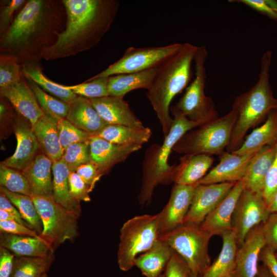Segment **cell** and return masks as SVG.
<instances>
[{"label":"cell","mask_w":277,"mask_h":277,"mask_svg":"<svg viewBox=\"0 0 277 277\" xmlns=\"http://www.w3.org/2000/svg\"><path fill=\"white\" fill-rule=\"evenodd\" d=\"M108 77L89 78L78 85L64 86L78 96L89 99L97 98L110 95L108 90Z\"/></svg>","instance_id":"40"},{"label":"cell","mask_w":277,"mask_h":277,"mask_svg":"<svg viewBox=\"0 0 277 277\" xmlns=\"http://www.w3.org/2000/svg\"><path fill=\"white\" fill-rule=\"evenodd\" d=\"M0 184L9 191L31 196L32 192L28 181L22 171L7 167L1 163Z\"/></svg>","instance_id":"38"},{"label":"cell","mask_w":277,"mask_h":277,"mask_svg":"<svg viewBox=\"0 0 277 277\" xmlns=\"http://www.w3.org/2000/svg\"><path fill=\"white\" fill-rule=\"evenodd\" d=\"M170 111L173 123L162 145L153 144L146 151L143 162V176L137 196L140 205L151 203L154 190L159 184L167 185L172 181L175 165L169 164V156L176 143L187 132L201 125L189 120L173 106Z\"/></svg>","instance_id":"5"},{"label":"cell","mask_w":277,"mask_h":277,"mask_svg":"<svg viewBox=\"0 0 277 277\" xmlns=\"http://www.w3.org/2000/svg\"><path fill=\"white\" fill-rule=\"evenodd\" d=\"M62 1L28 0L9 28L0 35V53L11 54L23 64L39 61L66 25Z\"/></svg>","instance_id":"1"},{"label":"cell","mask_w":277,"mask_h":277,"mask_svg":"<svg viewBox=\"0 0 277 277\" xmlns=\"http://www.w3.org/2000/svg\"><path fill=\"white\" fill-rule=\"evenodd\" d=\"M192 277H198V276L195 273L192 272Z\"/></svg>","instance_id":"58"},{"label":"cell","mask_w":277,"mask_h":277,"mask_svg":"<svg viewBox=\"0 0 277 277\" xmlns=\"http://www.w3.org/2000/svg\"><path fill=\"white\" fill-rule=\"evenodd\" d=\"M0 246L15 256L46 257L54 254L50 246L40 238L1 232Z\"/></svg>","instance_id":"27"},{"label":"cell","mask_w":277,"mask_h":277,"mask_svg":"<svg viewBox=\"0 0 277 277\" xmlns=\"http://www.w3.org/2000/svg\"><path fill=\"white\" fill-rule=\"evenodd\" d=\"M0 231L1 232L6 233L29 236L41 239L39 234L35 230L16 221H0Z\"/></svg>","instance_id":"48"},{"label":"cell","mask_w":277,"mask_h":277,"mask_svg":"<svg viewBox=\"0 0 277 277\" xmlns=\"http://www.w3.org/2000/svg\"><path fill=\"white\" fill-rule=\"evenodd\" d=\"M53 162L41 152L23 171L29 182L32 194L53 196Z\"/></svg>","instance_id":"26"},{"label":"cell","mask_w":277,"mask_h":277,"mask_svg":"<svg viewBox=\"0 0 277 277\" xmlns=\"http://www.w3.org/2000/svg\"><path fill=\"white\" fill-rule=\"evenodd\" d=\"M271 212L262 191L244 189L231 220L232 231L235 235L238 247L243 243L248 232L255 226L264 223Z\"/></svg>","instance_id":"12"},{"label":"cell","mask_w":277,"mask_h":277,"mask_svg":"<svg viewBox=\"0 0 277 277\" xmlns=\"http://www.w3.org/2000/svg\"><path fill=\"white\" fill-rule=\"evenodd\" d=\"M213 162V157L208 154H185L175 167L172 181L180 185L196 184L207 174Z\"/></svg>","instance_id":"25"},{"label":"cell","mask_w":277,"mask_h":277,"mask_svg":"<svg viewBox=\"0 0 277 277\" xmlns=\"http://www.w3.org/2000/svg\"><path fill=\"white\" fill-rule=\"evenodd\" d=\"M198 46L183 44L181 50L157 69L152 84L147 90V97L155 112L163 134L169 133L173 118L170 115V104L190 82L193 73L191 65Z\"/></svg>","instance_id":"3"},{"label":"cell","mask_w":277,"mask_h":277,"mask_svg":"<svg viewBox=\"0 0 277 277\" xmlns=\"http://www.w3.org/2000/svg\"><path fill=\"white\" fill-rule=\"evenodd\" d=\"M265 246L262 223L248 232L243 243L238 247L236 277L256 276L260 253Z\"/></svg>","instance_id":"19"},{"label":"cell","mask_w":277,"mask_h":277,"mask_svg":"<svg viewBox=\"0 0 277 277\" xmlns=\"http://www.w3.org/2000/svg\"><path fill=\"white\" fill-rule=\"evenodd\" d=\"M89 142L74 143L64 150L62 159L68 166L70 172L75 171L80 166L90 162Z\"/></svg>","instance_id":"41"},{"label":"cell","mask_w":277,"mask_h":277,"mask_svg":"<svg viewBox=\"0 0 277 277\" xmlns=\"http://www.w3.org/2000/svg\"><path fill=\"white\" fill-rule=\"evenodd\" d=\"M19 59L9 54L0 53V88L12 85L24 76Z\"/></svg>","instance_id":"39"},{"label":"cell","mask_w":277,"mask_h":277,"mask_svg":"<svg viewBox=\"0 0 277 277\" xmlns=\"http://www.w3.org/2000/svg\"><path fill=\"white\" fill-rule=\"evenodd\" d=\"M70 173L68 166L62 159L53 162V197L56 203L78 218L82 210L80 203L73 199L70 194Z\"/></svg>","instance_id":"32"},{"label":"cell","mask_w":277,"mask_h":277,"mask_svg":"<svg viewBox=\"0 0 277 277\" xmlns=\"http://www.w3.org/2000/svg\"><path fill=\"white\" fill-rule=\"evenodd\" d=\"M27 1L11 0L2 1L0 8V35L3 34L13 23V15L15 11L22 5H25Z\"/></svg>","instance_id":"43"},{"label":"cell","mask_w":277,"mask_h":277,"mask_svg":"<svg viewBox=\"0 0 277 277\" xmlns=\"http://www.w3.org/2000/svg\"><path fill=\"white\" fill-rule=\"evenodd\" d=\"M173 251L168 244L158 239L149 250L135 258L134 265L146 277H158L165 270Z\"/></svg>","instance_id":"28"},{"label":"cell","mask_w":277,"mask_h":277,"mask_svg":"<svg viewBox=\"0 0 277 277\" xmlns=\"http://www.w3.org/2000/svg\"><path fill=\"white\" fill-rule=\"evenodd\" d=\"M275 252L273 249L265 246L260 253L259 261L268 267L274 277H277V259Z\"/></svg>","instance_id":"52"},{"label":"cell","mask_w":277,"mask_h":277,"mask_svg":"<svg viewBox=\"0 0 277 277\" xmlns=\"http://www.w3.org/2000/svg\"><path fill=\"white\" fill-rule=\"evenodd\" d=\"M257 151L244 155L224 151L220 156L219 163L196 184L235 183L241 181L250 160Z\"/></svg>","instance_id":"18"},{"label":"cell","mask_w":277,"mask_h":277,"mask_svg":"<svg viewBox=\"0 0 277 277\" xmlns=\"http://www.w3.org/2000/svg\"><path fill=\"white\" fill-rule=\"evenodd\" d=\"M275 143L266 145L258 150L250 160L241 181L246 190L262 191L266 175L276 153Z\"/></svg>","instance_id":"22"},{"label":"cell","mask_w":277,"mask_h":277,"mask_svg":"<svg viewBox=\"0 0 277 277\" xmlns=\"http://www.w3.org/2000/svg\"><path fill=\"white\" fill-rule=\"evenodd\" d=\"M236 118L231 109L226 115L190 130L176 143L173 150L184 155L220 156L229 144Z\"/></svg>","instance_id":"6"},{"label":"cell","mask_w":277,"mask_h":277,"mask_svg":"<svg viewBox=\"0 0 277 277\" xmlns=\"http://www.w3.org/2000/svg\"><path fill=\"white\" fill-rule=\"evenodd\" d=\"M196 186L175 184L168 203L158 213L160 236L184 223Z\"/></svg>","instance_id":"15"},{"label":"cell","mask_w":277,"mask_h":277,"mask_svg":"<svg viewBox=\"0 0 277 277\" xmlns=\"http://www.w3.org/2000/svg\"><path fill=\"white\" fill-rule=\"evenodd\" d=\"M69 104L66 119L81 130L95 135L108 124L100 116L89 98L78 95Z\"/></svg>","instance_id":"24"},{"label":"cell","mask_w":277,"mask_h":277,"mask_svg":"<svg viewBox=\"0 0 277 277\" xmlns=\"http://www.w3.org/2000/svg\"><path fill=\"white\" fill-rule=\"evenodd\" d=\"M269 209L271 212H277V190L269 206Z\"/></svg>","instance_id":"56"},{"label":"cell","mask_w":277,"mask_h":277,"mask_svg":"<svg viewBox=\"0 0 277 277\" xmlns=\"http://www.w3.org/2000/svg\"><path fill=\"white\" fill-rule=\"evenodd\" d=\"M0 221H16L18 223L33 229L32 227L23 219L18 217L14 214L2 209H0Z\"/></svg>","instance_id":"54"},{"label":"cell","mask_w":277,"mask_h":277,"mask_svg":"<svg viewBox=\"0 0 277 277\" xmlns=\"http://www.w3.org/2000/svg\"><path fill=\"white\" fill-rule=\"evenodd\" d=\"M23 72L25 77L35 82L44 91L54 97L70 104L78 96L64 85L55 83L49 79L43 72V67L39 61L26 62L22 64Z\"/></svg>","instance_id":"34"},{"label":"cell","mask_w":277,"mask_h":277,"mask_svg":"<svg viewBox=\"0 0 277 277\" xmlns=\"http://www.w3.org/2000/svg\"><path fill=\"white\" fill-rule=\"evenodd\" d=\"M66 25L55 43L41 58L53 61L76 55L96 46L109 30L118 11L117 0H62Z\"/></svg>","instance_id":"2"},{"label":"cell","mask_w":277,"mask_h":277,"mask_svg":"<svg viewBox=\"0 0 277 277\" xmlns=\"http://www.w3.org/2000/svg\"><path fill=\"white\" fill-rule=\"evenodd\" d=\"M277 190V150L275 159L265 179L262 193L269 206Z\"/></svg>","instance_id":"46"},{"label":"cell","mask_w":277,"mask_h":277,"mask_svg":"<svg viewBox=\"0 0 277 277\" xmlns=\"http://www.w3.org/2000/svg\"><path fill=\"white\" fill-rule=\"evenodd\" d=\"M211 236L200 225L184 223L159 239L168 244L186 261L191 272L201 277L211 265L208 245Z\"/></svg>","instance_id":"8"},{"label":"cell","mask_w":277,"mask_h":277,"mask_svg":"<svg viewBox=\"0 0 277 277\" xmlns=\"http://www.w3.org/2000/svg\"><path fill=\"white\" fill-rule=\"evenodd\" d=\"M182 46V43H174L160 47H130L121 58L90 79L159 68Z\"/></svg>","instance_id":"11"},{"label":"cell","mask_w":277,"mask_h":277,"mask_svg":"<svg viewBox=\"0 0 277 277\" xmlns=\"http://www.w3.org/2000/svg\"><path fill=\"white\" fill-rule=\"evenodd\" d=\"M89 145L90 162L95 166L102 176L142 147L137 145L115 144L95 135L91 137Z\"/></svg>","instance_id":"16"},{"label":"cell","mask_w":277,"mask_h":277,"mask_svg":"<svg viewBox=\"0 0 277 277\" xmlns=\"http://www.w3.org/2000/svg\"><path fill=\"white\" fill-rule=\"evenodd\" d=\"M15 255L8 249L0 246V277H10Z\"/></svg>","instance_id":"51"},{"label":"cell","mask_w":277,"mask_h":277,"mask_svg":"<svg viewBox=\"0 0 277 277\" xmlns=\"http://www.w3.org/2000/svg\"><path fill=\"white\" fill-rule=\"evenodd\" d=\"M32 128L40 151L53 162L62 159L64 150L60 140L57 121L44 113Z\"/></svg>","instance_id":"23"},{"label":"cell","mask_w":277,"mask_h":277,"mask_svg":"<svg viewBox=\"0 0 277 277\" xmlns=\"http://www.w3.org/2000/svg\"><path fill=\"white\" fill-rule=\"evenodd\" d=\"M275 145H276V148H277V139H276V142H275Z\"/></svg>","instance_id":"61"},{"label":"cell","mask_w":277,"mask_h":277,"mask_svg":"<svg viewBox=\"0 0 277 277\" xmlns=\"http://www.w3.org/2000/svg\"><path fill=\"white\" fill-rule=\"evenodd\" d=\"M40 277H48V275L46 273L43 274Z\"/></svg>","instance_id":"57"},{"label":"cell","mask_w":277,"mask_h":277,"mask_svg":"<svg viewBox=\"0 0 277 277\" xmlns=\"http://www.w3.org/2000/svg\"><path fill=\"white\" fill-rule=\"evenodd\" d=\"M159 236L158 213L137 215L127 221L120 230L117 255L120 269H131L138 254L149 250Z\"/></svg>","instance_id":"7"},{"label":"cell","mask_w":277,"mask_h":277,"mask_svg":"<svg viewBox=\"0 0 277 277\" xmlns=\"http://www.w3.org/2000/svg\"><path fill=\"white\" fill-rule=\"evenodd\" d=\"M245 188L242 181L236 182L228 194L201 223L200 226L211 236L232 230V216L238 200Z\"/></svg>","instance_id":"17"},{"label":"cell","mask_w":277,"mask_h":277,"mask_svg":"<svg viewBox=\"0 0 277 277\" xmlns=\"http://www.w3.org/2000/svg\"><path fill=\"white\" fill-rule=\"evenodd\" d=\"M54 254L46 257L15 256L10 277H40L49 269Z\"/></svg>","instance_id":"35"},{"label":"cell","mask_w":277,"mask_h":277,"mask_svg":"<svg viewBox=\"0 0 277 277\" xmlns=\"http://www.w3.org/2000/svg\"><path fill=\"white\" fill-rule=\"evenodd\" d=\"M69 186L70 194L75 201L80 203L90 201L89 193L92 190L75 171L70 173Z\"/></svg>","instance_id":"44"},{"label":"cell","mask_w":277,"mask_h":277,"mask_svg":"<svg viewBox=\"0 0 277 277\" xmlns=\"http://www.w3.org/2000/svg\"><path fill=\"white\" fill-rule=\"evenodd\" d=\"M275 257L277 259V251L275 252Z\"/></svg>","instance_id":"60"},{"label":"cell","mask_w":277,"mask_h":277,"mask_svg":"<svg viewBox=\"0 0 277 277\" xmlns=\"http://www.w3.org/2000/svg\"><path fill=\"white\" fill-rule=\"evenodd\" d=\"M25 78L44 113L57 121L66 118L69 109L68 103L47 94L32 80Z\"/></svg>","instance_id":"37"},{"label":"cell","mask_w":277,"mask_h":277,"mask_svg":"<svg viewBox=\"0 0 277 277\" xmlns=\"http://www.w3.org/2000/svg\"><path fill=\"white\" fill-rule=\"evenodd\" d=\"M262 231L266 246L277 251V212H272L262 223Z\"/></svg>","instance_id":"47"},{"label":"cell","mask_w":277,"mask_h":277,"mask_svg":"<svg viewBox=\"0 0 277 277\" xmlns=\"http://www.w3.org/2000/svg\"><path fill=\"white\" fill-rule=\"evenodd\" d=\"M235 183L196 184L184 223L200 225L225 197Z\"/></svg>","instance_id":"13"},{"label":"cell","mask_w":277,"mask_h":277,"mask_svg":"<svg viewBox=\"0 0 277 277\" xmlns=\"http://www.w3.org/2000/svg\"><path fill=\"white\" fill-rule=\"evenodd\" d=\"M229 2L243 3L271 19L277 21V12L271 7L267 0H239Z\"/></svg>","instance_id":"50"},{"label":"cell","mask_w":277,"mask_h":277,"mask_svg":"<svg viewBox=\"0 0 277 277\" xmlns=\"http://www.w3.org/2000/svg\"><path fill=\"white\" fill-rule=\"evenodd\" d=\"M3 192L17 208L22 218L39 234L43 231V224L31 196L11 192L1 186Z\"/></svg>","instance_id":"36"},{"label":"cell","mask_w":277,"mask_h":277,"mask_svg":"<svg viewBox=\"0 0 277 277\" xmlns=\"http://www.w3.org/2000/svg\"><path fill=\"white\" fill-rule=\"evenodd\" d=\"M208 51L205 46L197 47L194 57L195 78L186 88L175 107L189 120L201 125L219 117L213 100L205 93L206 81L205 63Z\"/></svg>","instance_id":"9"},{"label":"cell","mask_w":277,"mask_h":277,"mask_svg":"<svg viewBox=\"0 0 277 277\" xmlns=\"http://www.w3.org/2000/svg\"><path fill=\"white\" fill-rule=\"evenodd\" d=\"M43 224L40 238L54 251L66 241L73 242L80 235L78 217L56 203L53 196H31Z\"/></svg>","instance_id":"10"},{"label":"cell","mask_w":277,"mask_h":277,"mask_svg":"<svg viewBox=\"0 0 277 277\" xmlns=\"http://www.w3.org/2000/svg\"><path fill=\"white\" fill-rule=\"evenodd\" d=\"M271 60L270 50L264 53L256 83L248 91L238 95L233 101L231 109L235 112L236 118L226 149L228 152L239 149L248 131L265 122L269 114L277 109V98L274 97L269 83Z\"/></svg>","instance_id":"4"},{"label":"cell","mask_w":277,"mask_h":277,"mask_svg":"<svg viewBox=\"0 0 277 277\" xmlns=\"http://www.w3.org/2000/svg\"><path fill=\"white\" fill-rule=\"evenodd\" d=\"M89 100L100 116L108 124L145 127L123 97L109 95Z\"/></svg>","instance_id":"21"},{"label":"cell","mask_w":277,"mask_h":277,"mask_svg":"<svg viewBox=\"0 0 277 277\" xmlns=\"http://www.w3.org/2000/svg\"><path fill=\"white\" fill-rule=\"evenodd\" d=\"M221 236L222 250L214 262L201 277H236V256L238 245L233 232L229 231Z\"/></svg>","instance_id":"29"},{"label":"cell","mask_w":277,"mask_h":277,"mask_svg":"<svg viewBox=\"0 0 277 277\" xmlns=\"http://www.w3.org/2000/svg\"><path fill=\"white\" fill-rule=\"evenodd\" d=\"M276 139L277 109L269 114L261 126L246 136L240 147L232 152L240 155L253 153L266 145L274 144Z\"/></svg>","instance_id":"31"},{"label":"cell","mask_w":277,"mask_h":277,"mask_svg":"<svg viewBox=\"0 0 277 277\" xmlns=\"http://www.w3.org/2000/svg\"><path fill=\"white\" fill-rule=\"evenodd\" d=\"M256 277H274L267 266L264 264L258 266Z\"/></svg>","instance_id":"55"},{"label":"cell","mask_w":277,"mask_h":277,"mask_svg":"<svg viewBox=\"0 0 277 277\" xmlns=\"http://www.w3.org/2000/svg\"><path fill=\"white\" fill-rule=\"evenodd\" d=\"M158 68L108 77V90L110 96L123 97L128 92L137 89L147 90L151 86Z\"/></svg>","instance_id":"30"},{"label":"cell","mask_w":277,"mask_h":277,"mask_svg":"<svg viewBox=\"0 0 277 277\" xmlns=\"http://www.w3.org/2000/svg\"><path fill=\"white\" fill-rule=\"evenodd\" d=\"M17 113L14 127L16 148L13 154L1 163L22 171L33 161L39 153V148L30 123Z\"/></svg>","instance_id":"14"},{"label":"cell","mask_w":277,"mask_h":277,"mask_svg":"<svg viewBox=\"0 0 277 277\" xmlns=\"http://www.w3.org/2000/svg\"><path fill=\"white\" fill-rule=\"evenodd\" d=\"M158 277H165V273H163V274H162L161 275H160Z\"/></svg>","instance_id":"59"},{"label":"cell","mask_w":277,"mask_h":277,"mask_svg":"<svg viewBox=\"0 0 277 277\" xmlns=\"http://www.w3.org/2000/svg\"><path fill=\"white\" fill-rule=\"evenodd\" d=\"M151 134V130L146 127L136 128L124 125L108 124L95 136L115 144L142 146L149 141Z\"/></svg>","instance_id":"33"},{"label":"cell","mask_w":277,"mask_h":277,"mask_svg":"<svg viewBox=\"0 0 277 277\" xmlns=\"http://www.w3.org/2000/svg\"><path fill=\"white\" fill-rule=\"evenodd\" d=\"M164 273L165 277H192L188 264L174 250Z\"/></svg>","instance_id":"45"},{"label":"cell","mask_w":277,"mask_h":277,"mask_svg":"<svg viewBox=\"0 0 277 277\" xmlns=\"http://www.w3.org/2000/svg\"><path fill=\"white\" fill-rule=\"evenodd\" d=\"M0 94L30 123L31 126L44 114L24 75L18 82L0 88Z\"/></svg>","instance_id":"20"},{"label":"cell","mask_w":277,"mask_h":277,"mask_svg":"<svg viewBox=\"0 0 277 277\" xmlns=\"http://www.w3.org/2000/svg\"><path fill=\"white\" fill-rule=\"evenodd\" d=\"M57 128L60 142L64 150L72 144L90 141L93 136L78 128L66 118L57 121Z\"/></svg>","instance_id":"42"},{"label":"cell","mask_w":277,"mask_h":277,"mask_svg":"<svg viewBox=\"0 0 277 277\" xmlns=\"http://www.w3.org/2000/svg\"><path fill=\"white\" fill-rule=\"evenodd\" d=\"M0 209L7 211L17 216L18 217L22 218L17 208L2 192H1L0 194Z\"/></svg>","instance_id":"53"},{"label":"cell","mask_w":277,"mask_h":277,"mask_svg":"<svg viewBox=\"0 0 277 277\" xmlns=\"http://www.w3.org/2000/svg\"><path fill=\"white\" fill-rule=\"evenodd\" d=\"M75 172L92 191L94 189L95 184L102 176L95 166L91 162L80 166L76 169Z\"/></svg>","instance_id":"49"}]
</instances>
